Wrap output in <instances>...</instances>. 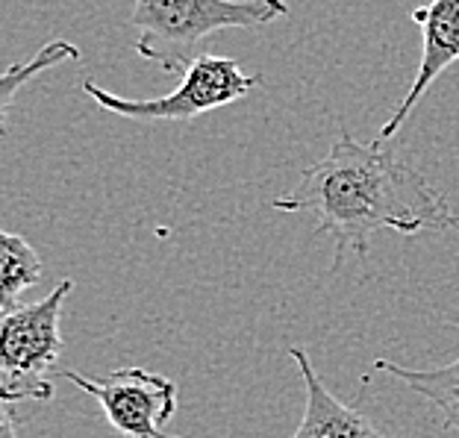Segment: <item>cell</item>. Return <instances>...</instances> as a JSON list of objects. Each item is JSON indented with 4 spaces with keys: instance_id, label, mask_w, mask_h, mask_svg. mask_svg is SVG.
<instances>
[{
    "instance_id": "obj_6",
    "label": "cell",
    "mask_w": 459,
    "mask_h": 438,
    "mask_svg": "<svg viewBox=\"0 0 459 438\" xmlns=\"http://www.w3.org/2000/svg\"><path fill=\"white\" fill-rule=\"evenodd\" d=\"M412 21L421 30V59L410 91L398 103V109L383 124L380 142H392L403 121L410 118L419 100L430 91L447 68L459 62V0H433V4L412 9Z\"/></svg>"
},
{
    "instance_id": "obj_5",
    "label": "cell",
    "mask_w": 459,
    "mask_h": 438,
    "mask_svg": "<svg viewBox=\"0 0 459 438\" xmlns=\"http://www.w3.org/2000/svg\"><path fill=\"white\" fill-rule=\"evenodd\" d=\"M56 377H65L91 394L107 415V424L124 438H180L162 430V424H169L177 412V382L162 374L118 368L100 380L80 371H59Z\"/></svg>"
},
{
    "instance_id": "obj_4",
    "label": "cell",
    "mask_w": 459,
    "mask_h": 438,
    "mask_svg": "<svg viewBox=\"0 0 459 438\" xmlns=\"http://www.w3.org/2000/svg\"><path fill=\"white\" fill-rule=\"evenodd\" d=\"M263 74H245L236 59L201 54L189 68L183 71L180 86L169 91L165 98L133 100L121 98L115 91H107L95 80H82V91L91 98L100 109H107L118 118L135 121H192L206 112L224 109L230 103L245 100L254 91Z\"/></svg>"
},
{
    "instance_id": "obj_8",
    "label": "cell",
    "mask_w": 459,
    "mask_h": 438,
    "mask_svg": "<svg viewBox=\"0 0 459 438\" xmlns=\"http://www.w3.org/2000/svg\"><path fill=\"white\" fill-rule=\"evenodd\" d=\"M374 371L389 374L398 382H403L406 389L415 391L427 403H433L442 415L445 430L459 433V356L454 362L442 365V368H427V371H412L403 368L398 362L377 359Z\"/></svg>"
},
{
    "instance_id": "obj_3",
    "label": "cell",
    "mask_w": 459,
    "mask_h": 438,
    "mask_svg": "<svg viewBox=\"0 0 459 438\" xmlns=\"http://www.w3.org/2000/svg\"><path fill=\"white\" fill-rule=\"evenodd\" d=\"M74 279H59L48 297L4 312L0 321V394L4 403L54 400V365L65 350L59 321Z\"/></svg>"
},
{
    "instance_id": "obj_7",
    "label": "cell",
    "mask_w": 459,
    "mask_h": 438,
    "mask_svg": "<svg viewBox=\"0 0 459 438\" xmlns=\"http://www.w3.org/2000/svg\"><path fill=\"white\" fill-rule=\"evenodd\" d=\"M289 356L295 359L307 385L304 421L298 424V430L289 438H392L383 430H377L362 412L344 406L336 394L327 389L304 348H291Z\"/></svg>"
},
{
    "instance_id": "obj_1",
    "label": "cell",
    "mask_w": 459,
    "mask_h": 438,
    "mask_svg": "<svg viewBox=\"0 0 459 438\" xmlns=\"http://www.w3.org/2000/svg\"><path fill=\"white\" fill-rule=\"evenodd\" d=\"M271 206L280 212H307L336 245L339 271L348 256H368L371 238L392 229L419 236L424 229H459V215L447 197L424 180L412 165L398 159L383 142L362 144L342 133L325 159L300 174L298 185Z\"/></svg>"
},
{
    "instance_id": "obj_10",
    "label": "cell",
    "mask_w": 459,
    "mask_h": 438,
    "mask_svg": "<svg viewBox=\"0 0 459 438\" xmlns=\"http://www.w3.org/2000/svg\"><path fill=\"white\" fill-rule=\"evenodd\" d=\"M68 59L71 62L80 59L77 45H71V41H65V39H54V41H48V45L41 47L27 65H18L15 62V65H9L4 71V77H0V130L6 133V118H9V109H13L15 91L24 89L36 74H41V71L56 68L59 62H68Z\"/></svg>"
},
{
    "instance_id": "obj_11",
    "label": "cell",
    "mask_w": 459,
    "mask_h": 438,
    "mask_svg": "<svg viewBox=\"0 0 459 438\" xmlns=\"http://www.w3.org/2000/svg\"><path fill=\"white\" fill-rule=\"evenodd\" d=\"M13 409L9 403H4V412H0V438H15V424H13Z\"/></svg>"
},
{
    "instance_id": "obj_2",
    "label": "cell",
    "mask_w": 459,
    "mask_h": 438,
    "mask_svg": "<svg viewBox=\"0 0 459 438\" xmlns=\"http://www.w3.org/2000/svg\"><path fill=\"white\" fill-rule=\"evenodd\" d=\"M286 15V0H135L130 24L139 30L135 54L165 74H180L201 56L197 47L206 36L263 27Z\"/></svg>"
},
{
    "instance_id": "obj_9",
    "label": "cell",
    "mask_w": 459,
    "mask_h": 438,
    "mask_svg": "<svg viewBox=\"0 0 459 438\" xmlns=\"http://www.w3.org/2000/svg\"><path fill=\"white\" fill-rule=\"evenodd\" d=\"M41 283V259L36 247L15 233L4 229L0 233V306L4 312H13L18 297L27 288Z\"/></svg>"
}]
</instances>
